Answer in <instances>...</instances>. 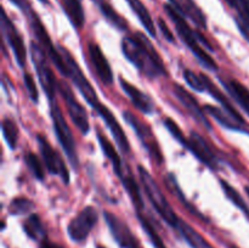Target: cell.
I'll return each instance as SVG.
<instances>
[{
	"instance_id": "obj_1",
	"label": "cell",
	"mask_w": 249,
	"mask_h": 248,
	"mask_svg": "<svg viewBox=\"0 0 249 248\" xmlns=\"http://www.w3.org/2000/svg\"><path fill=\"white\" fill-rule=\"evenodd\" d=\"M122 53L150 79L167 74L165 66L150 39L141 32L122 39Z\"/></svg>"
},
{
	"instance_id": "obj_2",
	"label": "cell",
	"mask_w": 249,
	"mask_h": 248,
	"mask_svg": "<svg viewBox=\"0 0 249 248\" xmlns=\"http://www.w3.org/2000/svg\"><path fill=\"white\" fill-rule=\"evenodd\" d=\"M164 11L168 15V17L172 19L173 23H174L175 29H177L180 39L186 44L187 48L196 56V58L202 63V66H204L207 70L213 71V72L218 71V63H216V61L212 56H209L207 53V51L202 48L201 41H199L198 38V32H195L190 27V24L187 23L184 15L180 14L170 2L164 5Z\"/></svg>"
},
{
	"instance_id": "obj_3",
	"label": "cell",
	"mask_w": 249,
	"mask_h": 248,
	"mask_svg": "<svg viewBox=\"0 0 249 248\" xmlns=\"http://www.w3.org/2000/svg\"><path fill=\"white\" fill-rule=\"evenodd\" d=\"M138 170L141 184H142L143 189H145L146 196L150 199L151 204H152V207L155 208V211L160 214V218H162L168 225L172 226L173 229H177L178 224H179L180 221V218L177 215V213H175L174 209L172 208L169 202L167 201V198H165V196L163 195L160 187L158 186L157 182L155 181L152 175H151L142 165H139Z\"/></svg>"
},
{
	"instance_id": "obj_4",
	"label": "cell",
	"mask_w": 249,
	"mask_h": 248,
	"mask_svg": "<svg viewBox=\"0 0 249 248\" xmlns=\"http://www.w3.org/2000/svg\"><path fill=\"white\" fill-rule=\"evenodd\" d=\"M50 117L53 119V129H55L58 143L61 145L62 150L65 151L73 169L78 170V168H79V158H78L74 138H73L72 131H71L70 126H68L67 122L63 117L60 106L56 104L55 100L50 102Z\"/></svg>"
},
{
	"instance_id": "obj_5",
	"label": "cell",
	"mask_w": 249,
	"mask_h": 248,
	"mask_svg": "<svg viewBox=\"0 0 249 248\" xmlns=\"http://www.w3.org/2000/svg\"><path fill=\"white\" fill-rule=\"evenodd\" d=\"M29 53H31L32 62H33L34 68H36V74H38L39 83H40L45 95L48 96L49 101H53L58 83L56 82L55 74H53V70L50 67L48 55L43 50V48L36 41H32Z\"/></svg>"
},
{
	"instance_id": "obj_6",
	"label": "cell",
	"mask_w": 249,
	"mask_h": 248,
	"mask_svg": "<svg viewBox=\"0 0 249 248\" xmlns=\"http://www.w3.org/2000/svg\"><path fill=\"white\" fill-rule=\"evenodd\" d=\"M27 18H28L29 26H31L32 32H33L34 36L38 40L39 45L43 48V50L45 51V53L48 55V57L50 58L51 62L56 66V68L58 70V72L61 73L65 77H68V68L66 65L65 60H63L62 55L58 51V49L53 45V40L50 39V35L46 32L45 27H44L43 22L39 18L38 15L32 10L31 12L27 14Z\"/></svg>"
},
{
	"instance_id": "obj_7",
	"label": "cell",
	"mask_w": 249,
	"mask_h": 248,
	"mask_svg": "<svg viewBox=\"0 0 249 248\" xmlns=\"http://www.w3.org/2000/svg\"><path fill=\"white\" fill-rule=\"evenodd\" d=\"M58 50H60L66 65H67L68 78L72 79L73 84L78 88V90H79V92L82 94V96L84 97L85 101L88 102V105H89L92 109H95L100 104H101L99 97H97L95 89L92 88V85L90 84L89 80L87 79V77L84 75L83 71L80 70L78 63L75 62L74 58L72 57V55H71L65 48H62V46H60Z\"/></svg>"
},
{
	"instance_id": "obj_8",
	"label": "cell",
	"mask_w": 249,
	"mask_h": 248,
	"mask_svg": "<svg viewBox=\"0 0 249 248\" xmlns=\"http://www.w3.org/2000/svg\"><path fill=\"white\" fill-rule=\"evenodd\" d=\"M36 142H38L41 159H43V163L48 172L53 175L60 177L66 185L70 184V173H68L67 165H66L65 160L61 157L60 153L49 143L45 136L41 135V134L36 135Z\"/></svg>"
},
{
	"instance_id": "obj_9",
	"label": "cell",
	"mask_w": 249,
	"mask_h": 248,
	"mask_svg": "<svg viewBox=\"0 0 249 248\" xmlns=\"http://www.w3.org/2000/svg\"><path fill=\"white\" fill-rule=\"evenodd\" d=\"M99 214L92 206L85 207L71 220L67 226V233L74 242H84L97 224Z\"/></svg>"
},
{
	"instance_id": "obj_10",
	"label": "cell",
	"mask_w": 249,
	"mask_h": 248,
	"mask_svg": "<svg viewBox=\"0 0 249 248\" xmlns=\"http://www.w3.org/2000/svg\"><path fill=\"white\" fill-rule=\"evenodd\" d=\"M57 90L62 96L63 101H65L72 122L79 129L83 135H87L90 131V124L85 108L78 102V100L74 96V92L72 91L71 87L66 82H63V80L58 82Z\"/></svg>"
},
{
	"instance_id": "obj_11",
	"label": "cell",
	"mask_w": 249,
	"mask_h": 248,
	"mask_svg": "<svg viewBox=\"0 0 249 248\" xmlns=\"http://www.w3.org/2000/svg\"><path fill=\"white\" fill-rule=\"evenodd\" d=\"M123 119L129 124V125L133 128V130L135 131L138 138L140 139V141L142 142L143 147L147 150V152L150 153L151 157L158 163V164H162L163 163V155L160 147L158 146L157 140H156L155 135H153L152 130L148 125H146L145 123L140 121L136 116H134L131 112H123Z\"/></svg>"
},
{
	"instance_id": "obj_12",
	"label": "cell",
	"mask_w": 249,
	"mask_h": 248,
	"mask_svg": "<svg viewBox=\"0 0 249 248\" xmlns=\"http://www.w3.org/2000/svg\"><path fill=\"white\" fill-rule=\"evenodd\" d=\"M1 33L5 40L9 43L10 48L12 49V53H14L19 67H24L27 60L26 45H24L23 39H22L18 31H17L16 26L10 19V17L7 16L4 9L1 11Z\"/></svg>"
},
{
	"instance_id": "obj_13",
	"label": "cell",
	"mask_w": 249,
	"mask_h": 248,
	"mask_svg": "<svg viewBox=\"0 0 249 248\" xmlns=\"http://www.w3.org/2000/svg\"><path fill=\"white\" fill-rule=\"evenodd\" d=\"M184 147L189 150L199 162L203 163L209 169H219V158L216 157V155L212 151L207 141L198 133L191 131L190 136L186 139V142L184 143Z\"/></svg>"
},
{
	"instance_id": "obj_14",
	"label": "cell",
	"mask_w": 249,
	"mask_h": 248,
	"mask_svg": "<svg viewBox=\"0 0 249 248\" xmlns=\"http://www.w3.org/2000/svg\"><path fill=\"white\" fill-rule=\"evenodd\" d=\"M104 216L114 241L122 248H141L138 238L133 235L129 226L119 216L111 212H105Z\"/></svg>"
},
{
	"instance_id": "obj_15",
	"label": "cell",
	"mask_w": 249,
	"mask_h": 248,
	"mask_svg": "<svg viewBox=\"0 0 249 248\" xmlns=\"http://www.w3.org/2000/svg\"><path fill=\"white\" fill-rule=\"evenodd\" d=\"M173 92H174L175 97L180 101V104L186 108V111L189 112L190 116L199 124L203 128H206L207 130L211 131L213 129L211 122L207 118V114L204 112V108H202L201 105L198 104L196 99L194 97V95L190 94L185 88H182L180 84H174L173 85Z\"/></svg>"
},
{
	"instance_id": "obj_16",
	"label": "cell",
	"mask_w": 249,
	"mask_h": 248,
	"mask_svg": "<svg viewBox=\"0 0 249 248\" xmlns=\"http://www.w3.org/2000/svg\"><path fill=\"white\" fill-rule=\"evenodd\" d=\"M94 111L96 112V113L101 117L102 121L106 123L107 128L109 129L114 141H116L117 146L121 148L122 152L123 153L130 152V145H129L128 138H126V135L124 134L123 128H122L121 124L118 123V121H117L114 114L111 112V109H109L108 107L105 106V105L101 102V104L94 109Z\"/></svg>"
},
{
	"instance_id": "obj_17",
	"label": "cell",
	"mask_w": 249,
	"mask_h": 248,
	"mask_svg": "<svg viewBox=\"0 0 249 248\" xmlns=\"http://www.w3.org/2000/svg\"><path fill=\"white\" fill-rule=\"evenodd\" d=\"M88 53H89V58L92 63V67H94L95 72H96L100 80L105 85L113 84V72H112L109 62L107 61L105 53H102L101 48L97 44L90 43L89 46H88Z\"/></svg>"
},
{
	"instance_id": "obj_18",
	"label": "cell",
	"mask_w": 249,
	"mask_h": 248,
	"mask_svg": "<svg viewBox=\"0 0 249 248\" xmlns=\"http://www.w3.org/2000/svg\"><path fill=\"white\" fill-rule=\"evenodd\" d=\"M119 83H121V87L123 89V91L128 95L130 101L133 102L134 106L139 111H141L145 114H152L155 112V104H153L152 99L147 94H145L142 90L136 88L135 85H133L131 83H129L128 80H125L122 77L119 78Z\"/></svg>"
},
{
	"instance_id": "obj_19",
	"label": "cell",
	"mask_w": 249,
	"mask_h": 248,
	"mask_svg": "<svg viewBox=\"0 0 249 248\" xmlns=\"http://www.w3.org/2000/svg\"><path fill=\"white\" fill-rule=\"evenodd\" d=\"M169 1L180 14L191 19L197 27L207 29L206 15L194 0H169Z\"/></svg>"
},
{
	"instance_id": "obj_20",
	"label": "cell",
	"mask_w": 249,
	"mask_h": 248,
	"mask_svg": "<svg viewBox=\"0 0 249 248\" xmlns=\"http://www.w3.org/2000/svg\"><path fill=\"white\" fill-rule=\"evenodd\" d=\"M97 141H99L100 146H101L102 151H104V153H105V156L107 157V159L111 162L112 168H113L116 175L122 180L126 174H129V173H130V170H126V168L124 167L123 160H122L121 156L118 155V152L116 151L114 146L109 142L108 139L105 138L101 133H97Z\"/></svg>"
},
{
	"instance_id": "obj_21",
	"label": "cell",
	"mask_w": 249,
	"mask_h": 248,
	"mask_svg": "<svg viewBox=\"0 0 249 248\" xmlns=\"http://www.w3.org/2000/svg\"><path fill=\"white\" fill-rule=\"evenodd\" d=\"M204 109H206V111L208 112V114H211L218 123H220V125H223L224 128L230 129V130L233 131L248 133L247 124L241 123L240 121H237L235 117L231 116V114L229 113V112H226L224 108L212 106V105H206V106H204Z\"/></svg>"
},
{
	"instance_id": "obj_22",
	"label": "cell",
	"mask_w": 249,
	"mask_h": 248,
	"mask_svg": "<svg viewBox=\"0 0 249 248\" xmlns=\"http://www.w3.org/2000/svg\"><path fill=\"white\" fill-rule=\"evenodd\" d=\"M220 83L224 85L226 91L231 97L237 102L243 108V111L249 116V89L242 83L236 79H223L220 78Z\"/></svg>"
},
{
	"instance_id": "obj_23",
	"label": "cell",
	"mask_w": 249,
	"mask_h": 248,
	"mask_svg": "<svg viewBox=\"0 0 249 248\" xmlns=\"http://www.w3.org/2000/svg\"><path fill=\"white\" fill-rule=\"evenodd\" d=\"M201 75H202V78H203V80H204V85H206V91H208L209 94L212 95V97H214V99H215L216 101H218L219 104L221 105V108H224L226 112H229L231 116L235 117V118L237 119V121H240L241 123L246 124L245 118H243V117L241 116L240 113H238L237 109H236L235 107L232 106V104H231L230 100L228 99V96H226V95H224L223 92L220 91V89H219V88L216 87V85L214 84L213 82H212L211 78H209L208 75H206V74H201Z\"/></svg>"
},
{
	"instance_id": "obj_24",
	"label": "cell",
	"mask_w": 249,
	"mask_h": 248,
	"mask_svg": "<svg viewBox=\"0 0 249 248\" xmlns=\"http://www.w3.org/2000/svg\"><path fill=\"white\" fill-rule=\"evenodd\" d=\"M177 230L179 231L181 237L189 243V246L191 248H214L198 231L195 230L191 225L185 223L181 219H180L179 224H178Z\"/></svg>"
},
{
	"instance_id": "obj_25",
	"label": "cell",
	"mask_w": 249,
	"mask_h": 248,
	"mask_svg": "<svg viewBox=\"0 0 249 248\" xmlns=\"http://www.w3.org/2000/svg\"><path fill=\"white\" fill-rule=\"evenodd\" d=\"M92 1L99 6L100 11L104 15L105 18H106L114 28H117L118 31L122 32L128 31V21H126L123 16H121L108 1H106V0H92Z\"/></svg>"
},
{
	"instance_id": "obj_26",
	"label": "cell",
	"mask_w": 249,
	"mask_h": 248,
	"mask_svg": "<svg viewBox=\"0 0 249 248\" xmlns=\"http://www.w3.org/2000/svg\"><path fill=\"white\" fill-rule=\"evenodd\" d=\"M126 1H128L129 6H130L131 10L134 11V14L138 16L141 24L145 27L146 32H147L151 36L156 38V36H157V31H156L155 22H153L147 7L143 5V2L141 1V0H126Z\"/></svg>"
},
{
	"instance_id": "obj_27",
	"label": "cell",
	"mask_w": 249,
	"mask_h": 248,
	"mask_svg": "<svg viewBox=\"0 0 249 248\" xmlns=\"http://www.w3.org/2000/svg\"><path fill=\"white\" fill-rule=\"evenodd\" d=\"M63 11L75 28H82L85 23V14L82 0H61Z\"/></svg>"
},
{
	"instance_id": "obj_28",
	"label": "cell",
	"mask_w": 249,
	"mask_h": 248,
	"mask_svg": "<svg viewBox=\"0 0 249 248\" xmlns=\"http://www.w3.org/2000/svg\"><path fill=\"white\" fill-rule=\"evenodd\" d=\"M23 230L29 238L34 241H43L46 238V230L38 214H31L23 221Z\"/></svg>"
},
{
	"instance_id": "obj_29",
	"label": "cell",
	"mask_w": 249,
	"mask_h": 248,
	"mask_svg": "<svg viewBox=\"0 0 249 248\" xmlns=\"http://www.w3.org/2000/svg\"><path fill=\"white\" fill-rule=\"evenodd\" d=\"M164 181L167 182V185H168V187H169L170 191H173V194H174L175 196H177L178 198H179L180 201H181V203L184 204L185 207H186V209H189L190 213L195 214V215H196L197 218L202 219V220L208 221V219L206 218V215H203V214H202L201 212H199L198 209L196 208V207L192 206V204L190 203V201L186 198V196H185V195H184L182 190L180 189L179 184H178V180H177V177H174V174L169 173V174L167 175V177H165V179H164Z\"/></svg>"
},
{
	"instance_id": "obj_30",
	"label": "cell",
	"mask_w": 249,
	"mask_h": 248,
	"mask_svg": "<svg viewBox=\"0 0 249 248\" xmlns=\"http://www.w3.org/2000/svg\"><path fill=\"white\" fill-rule=\"evenodd\" d=\"M220 186L221 189H223L225 196L228 197L240 211H242L243 213L247 215V218H249V207L247 202H246L245 199H243V197L240 195V192H238L235 187L231 186L226 180H220Z\"/></svg>"
},
{
	"instance_id": "obj_31",
	"label": "cell",
	"mask_w": 249,
	"mask_h": 248,
	"mask_svg": "<svg viewBox=\"0 0 249 248\" xmlns=\"http://www.w3.org/2000/svg\"><path fill=\"white\" fill-rule=\"evenodd\" d=\"M1 130L2 136H4L7 146L11 150H15L17 146V142H18V129H17L16 123L11 118L6 117V118L2 119Z\"/></svg>"
},
{
	"instance_id": "obj_32",
	"label": "cell",
	"mask_w": 249,
	"mask_h": 248,
	"mask_svg": "<svg viewBox=\"0 0 249 248\" xmlns=\"http://www.w3.org/2000/svg\"><path fill=\"white\" fill-rule=\"evenodd\" d=\"M136 215H138V219H139V221H140L142 229L145 230V232L147 233L148 237H150L153 247L155 248H167V246H165L164 242H163L162 237H160V233L157 232V230L155 229V226L150 223V220H148L145 215H142V213H136Z\"/></svg>"
},
{
	"instance_id": "obj_33",
	"label": "cell",
	"mask_w": 249,
	"mask_h": 248,
	"mask_svg": "<svg viewBox=\"0 0 249 248\" xmlns=\"http://www.w3.org/2000/svg\"><path fill=\"white\" fill-rule=\"evenodd\" d=\"M36 208L33 201L26 197H17L14 198L9 204V213L11 215H23V214L31 213Z\"/></svg>"
},
{
	"instance_id": "obj_34",
	"label": "cell",
	"mask_w": 249,
	"mask_h": 248,
	"mask_svg": "<svg viewBox=\"0 0 249 248\" xmlns=\"http://www.w3.org/2000/svg\"><path fill=\"white\" fill-rule=\"evenodd\" d=\"M23 159L27 168L29 169V172L33 174V177H36V179L43 181V180L45 179V170H44V165L43 163H41V160L39 159L38 156L34 155L33 152H26Z\"/></svg>"
},
{
	"instance_id": "obj_35",
	"label": "cell",
	"mask_w": 249,
	"mask_h": 248,
	"mask_svg": "<svg viewBox=\"0 0 249 248\" xmlns=\"http://www.w3.org/2000/svg\"><path fill=\"white\" fill-rule=\"evenodd\" d=\"M184 79L195 91L197 92H204L206 91V85H204V80L202 78V75H197L194 71L189 70H184Z\"/></svg>"
},
{
	"instance_id": "obj_36",
	"label": "cell",
	"mask_w": 249,
	"mask_h": 248,
	"mask_svg": "<svg viewBox=\"0 0 249 248\" xmlns=\"http://www.w3.org/2000/svg\"><path fill=\"white\" fill-rule=\"evenodd\" d=\"M23 82H24V88H26L29 99H31L34 104H36V102L39 101V92L33 77H32L31 74H28V73H24Z\"/></svg>"
},
{
	"instance_id": "obj_37",
	"label": "cell",
	"mask_w": 249,
	"mask_h": 248,
	"mask_svg": "<svg viewBox=\"0 0 249 248\" xmlns=\"http://www.w3.org/2000/svg\"><path fill=\"white\" fill-rule=\"evenodd\" d=\"M158 27H160V32H162V34H163V36L165 38V40L169 41V43H175L174 35H173V33L170 32L169 27L167 26V23L163 21V18H158Z\"/></svg>"
},
{
	"instance_id": "obj_38",
	"label": "cell",
	"mask_w": 249,
	"mask_h": 248,
	"mask_svg": "<svg viewBox=\"0 0 249 248\" xmlns=\"http://www.w3.org/2000/svg\"><path fill=\"white\" fill-rule=\"evenodd\" d=\"M10 1H11L14 5H16V6L18 7L21 11H23L26 15L33 10L31 7V4H29L28 0H10Z\"/></svg>"
},
{
	"instance_id": "obj_39",
	"label": "cell",
	"mask_w": 249,
	"mask_h": 248,
	"mask_svg": "<svg viewBox=\"0 0 249 248\" xmlns=\"http://www.w3.org/2000/svg\"><path fill=\"white\" fill-rule=\"evenodd\" d=\"M39 248H65V247H62V246L57 245V243L55 242H51L50 240L45 238V240H43L40 242V247Z\"/></svg>"
},
{
	"instance_id": "obj_40",
	"label": "cell",
	"mask_w": 249,
	"mask_h": 248,
	"mask_svg": "<svg viewBox=\"0 0 249 248\" xmlns=\"http://www.w3.org/2000/svg\"><path fill=\"white\" fill-rule=\"evenodd\" d=\"M40 2H43V4H49V0H39Z\"/></svg>"
},
{
	"instance_id": "obj_41",
	"label": "cell",
	"mask_w": 249,
	"mask_h": 248,
	"mask_svg": "<svg viewBox=\"0 0 249 248\" xmlns=\"http://www.w3.org/2000/svg\"><path fill=\"white\" fill-rule=\"evenodd\" d=\"M246 192H247V195H248V197H249V187L248 186H246Z\"/></svg>"
},
{
	"instance_id": "obj_42",
	"label": "cell",
	"mask_w": 249,
	"mask_h": 248,
	"mask_svg": "<svg viewBox=\"0 0 249 248\" xmlns=\"http://www.w3.org/2000/svg\"><path fill=\"white\" fill-rule=\"evenodd\" d=\"M229 248H238L237 246H235V245H231V246H229Z\"/></svg>"
},
{
	"instance_id": "obj_43",
	"label": "cell",
	"mask_w": 249,
	"mask_h": 248,
	"mask_svg": "<svg viewBox=\"0 0 249 248\" xmlns=\"http://www.w3.org/2000/svg\"><path fill=\"white\" fill-rule=\"evenodd\" d=\"M96 248H105L104 246H101V245H96Z\"/></svg>"
}]
</instances>
